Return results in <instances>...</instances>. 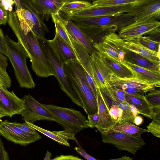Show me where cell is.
<instances>
[{"label":"cell","mask_w":160,"mask_h":160,"mask_svg":"<svg viewBox=\"0 0 160 160\" xmlns=\"http://www.w3.org/2000/svg\"><path fill=\"white\" fill-rule=\"evenodd\" d=\"M6 116V115L5 113L0 108V118Z\"/></svg>","instance_id":"db71d44e"},{"label":"cell","mask_w":160,"mask_h":160,"mask_svg":"<svg viewBox=\"0 0 160 160\" xmlns=\"http://www.w3.org/2000/svg\"><path fill=\"white\" fill-rule=\"evenodd\" d=\"M23 101L24 109L20 113L25 122L32 124L38 120L54 121V116L47 108L28 94L22 98Z\"/></svg>","instance_id":"ba28073f"},{"label":"cell","mask_w":160,"mask_h":160,"mask_svg":"<svg viewBox=\"0 0 160 160\" xmlns=\"http://www.w3.org/2000/svg\"><path fill=\"white\" fill-rule=\"evenodd\" d=\"M8 23L17 37L18 42L27 53L32 69L38 76L47 78L55 76L53 68L45 57L38 39L31 29L22 30L14 11L9 12Z\"/></svg>","instance_id":"6da1fadb"},{"label":"cell","mask_w":160,"mask_h":160,"mask_svg":"<svg viewBox=\"0 0 160 160\" xmlns=\"http://www.w3.org/2000/svg\"><path fill=\"white\" fill-rule=\"evenodd\" d=\"M8 20V11L0 2V25H6Z\"/></svg>","instance_id":"b9f144b4"},{"label":"cell","mask_w":160,"mask_h":160,"mask_svg":"<svg viewBox=\"0 0 160 160\" xmlns=\"http://www.w3.org/2000/svg\"><path fill=\"white\" fill-rule=\"evenodd\" d=\"M138 0H99L94 1L92 5L98 7H110L134 4Z\"/></svg>","instance_id":"d6a6232c"},{"label":"cell","mask_w":160,"mask_h":160,"mask_svg":"<svg viewBox=\"0 0 160 160\" xmlns=\"http://www.w3.org/2000/svg\"><path fill=\"white\" fill-rule=\"evenodd\" d=\"M145 34L148 35V36L146 37L149 39L156 42H160V27L153 30Z\"/></svg>","instance_id":"7bdbcfd3"},{"label":"cell","mask_w":160,"mask_h":160,"mask_svg":"<svg viewBox=\"0 0 160 160\" xmlns=\"http://www.w3.org/2000/svg\"><path fill=\"white\" fill-rule=\"evenodd\" d=\"M47 42L53 52L63 64L78 59L67 44L55 32L54 38L47 40Z\"/></svg>","instance_id":"2e32d148"},{"label":"cell","mask_w":160,"mask_h":160,"mask_svg":"<svg viewBox=\"0 0 160 160\" xmlns=\"http://www.w3.org/2000/svg\"><path fill=\"white\" fill-rule=\"evenodd\" d=\"M160 16H153L139 22H134L121 28L118 35L125 41L138 38L160 27V22L157 20Z\"/></svg>","instance_id":"9c48e42d"},{"label":"cell","mask_w":160,"mask_h":160,"mask_svg":"<svg viewBox=\"0 0 160 160\" xmlns=\"http://www.w3.org/2000/svg\"><path fill=\"white\" fill-rule=\"evenodd\" d=\"M11 81L6 70L0 66V86L6 88H9L11 85Z\"/></svg>","instance_id":"74e56055"},{"label":"cell","mask_w":160,"mask_h":160,"mask_svg":"<svg viewBox=\"0 0 160 160\" xmlns=\"http://www.w3.org/2000/svg\"><path fill=\"white\" fill-rule=\"evenodd\" d=\"M6 56L10 61L19 86L32 89L35 87L27 65L28 54L22 45L12 40L6 34L4 37Z\"/></svg>","instance_id":"3957f363"},{"label":"cell","mask_w":160,"mask_h":160,"mask_svg":"<svg viewBox=\"0 0 160 160\" xmlns=\"http://www.w3.org/2000/svg\"><path fill=\"white\" fill-rule=\"evenodd\" d=\"M125 98L126 101L129 104L134 105L140 114L152 119L154 109L145 99L135 97L125 94Z\"/></svg>","instance_id":"4316f807"},{"label":"cell","mask_w":160,"mask_h":160,"mask_svg":"<svg viewBox=\"0 0 160 160\" xmlns=\"http://www.w3.org/2000/svg\"><path fill=\"white\" fill-rule=\"evenodd\" d=\"M8 60L7 57L0 52V66L5 70L8 65Z\"/></svg>","instance_id":"c3c4849f"},{"label":"cell","mask_w":160,"mask_h":160,"mask_svg":"<svg viewBox=\"0 0 160 160\" xmlns=\"http://www.w3.org/2000/svg\"><path fill=\"white\" fill-rule=\"evenodd\" d=\"M92 5V3L86 1L66 0L60 9L66 15L80 11Z\"/></svg>","instance_id":"f1b7e54d"},{"label":"cell","mask_w":160,"mask_h":160,"mask_svg":"<svg viewBox=\"0 0 160 160\" xmlns=\"http://www.w3.org/2000/svg\"><path fill=\"white\" fill-rule=\"evenodd\" d=\"M109 110L112 119L117 123L121 118L122 110L118 107V105L113 104L110 107Z\"/></svg>","instance_id":"f35d334b"},{"label":"cell","mask_w":160,"mask_h":160,"mask_svg":"<svg viewBox=\"0 0 160 160\" xmlns=\"http://www.w3.org/2000/svg\"><path fill=\"white\" fill-rule=\"evenodd\" d=\"M115 131L136 137H141V134L146 132H149L148 129L139 128L133 122H127L118 123L112 129Z\"/></svg>","instance_id":"f546056e"},{"label":"cell","mask_w":160,"mask_h":160,"mask_svg":"<svg viewBox=\"0 0 160 160\" xmlns=\"http://www.w3.org/2000/svg\"><path fill=\"white\" fill-rule=\"evenodd\" d=\"M51 153L49 151H47L44 160H52L51 159Z\"/></svg>","instance_id":"f5cc1de1"},{"label":"cell","mask_w":160,"mask_h":160,"mask_svg":"<svg viewBox=\"0 0 160 160\" xmlns=\"http://www.w3.org/2000/svg\"><path fill=\"white\" fill-rule=\"evenodd\" d=\"M93 46L100 53L107 54L115 60L122 63L127 61L128 50L125 46V41L115 32L107 35L100 43Z\"/></svg>","instance_id":"52a82bcc"},{"label":"cell","mask_w":160,"mask_h":160,"mask_svg":"<svg viewBox=\"0 0 160 160\" xmlns=\"http://www.w3.org/2000/svg\"><path fill=\"white\" fill-rule=\"evenodd\" d=\"M59 13L71 38L84 47L90 55L96 51L90 40L73 22L66 14L60 12Z\"/></svg>","instance_id":"9a60e30c"},{"label":"cell","mask_w":160,"mask_h":160,"mask_svg":"<svg viewBox=\"0 0 160 160\" xmlns=\"http://www.w3.org/2000/svg\"><path fill=\"white\" fill-rule=\"evenodd\" d=\"M127 58V62L132 64L151 71L160 72V62L152 60L128 50Z\"/></svg>","instance_id":"603a6c76"},{"label":"cell","mask_w":160,"mask_h":160,"mask_svg":"<svg viewBox=\"0 0 160 160\" xmlns=\"http://www.w3.org/2000/svg\"><path fill=\"white\" fill-rule=\"evenodd\" d=\"M35 11L43 19L59 13L66 0H28Z\"/></svg>","instance_id":"ac0fdd59"},{"label":"cell","mask_w":160,"mask_h":160,"mask_svg":"<svg viewBox=\"0 0 160 160\" xmlns=\"http://www.w3.org/2000/svg\"><path fill=\"white\" fill-rule=\"evenodd\" d=\"M106 88L110 97L115 102H126L125 98V93L121 90L111 86L106 82Z\"/></svg>","instance_id":"e575fe53"},{"label":"cell","mask_w":160,"mask_h":160,"mask_svg":"<svg viewBox=\"0 0 160 160\" xmlns=\"http://www.w3.org/2000/svg\"><path fill=\"white\" fill-rule=\"evenodd\" d=\"M0 160H9L8 152L5 150L3 142L0 138Z\"/></svg>","instance_id":"f6af8a7d"},{"label":"cell","mask_w":160,"mask_h":160,"mask_svg":"<svg viewBox=\"0 0 160 160\" xmlns=\"http://www.w3.org/2000/svg\"><path fill=\"white\" fill-rule=\"evenodd\" d=\"M152 122L147 126L148 130L154 136L160 138V108L153 112Z\"/></svg>","instance_id":"1f68e13d"},{"label":"cell","mask_w":160,"mask_h":160,"mask_svg":"<svg viewBox=\"0 0 160 160\" xmlns=\"http://www.w3.org/2000/svg\"><path fill=\"white\" fill-rule=\"evenodd\" d=\"M15 12L21 28L32 29L38 38H45L49 29L44 19L33 8L28 0H14Z\"/></svg>","instance_id":"277c9868"},{"label":"cell","mask_w":160,"mask_h":160,"mask_svg":"<svg viewBox=\"0 0 160 160\" xmlns=\"http://www.w3.org/2000/svg\"></svg>","instance_id":"11a10c76"},{"label":"cell","mask_w":160,"mask_h":160,"mask_svg":"<svg viewBox=\"0 0 160 160\" xmlns=\"http://www.w3.org/2000/svg\"><path fill=\"white\" fill-rule=\"evenodd\" d=\"M71 40L79 62L85 71L93 80V73L90 55L82 46L75 42L72 38Z\"/></svg>","instance_id":"d4e9b609"},{"label":"cell","mask_w":160,"mask_h":160,"mask_svg":"<svg viewBox=\"0 0 160 160\" xmlns=\"http://www.w3.org/2000/svg\"><path fill=\"white\" fill-rule=\"evenodd\" d=\"M122 63L130 68L135 74V78L155 87H160V72L151 71L128 62Z\"/></svg>","instance_id":"7402d4cb"},{"label":"cell","mask_w":160,"mask_h":160,"mask_svg":"<svg viewBox=\"0 0 160 160\" xmlns=\"http://www.w3.org/2000/svg\"><path fill=\"white\" fill-rule=\"evenodd\" d=\"M99 53L106 66L116 76L123 79L135 77L134 72L128 66L115 60L106 53Z\"/></svg>","instance_id":"44dd1931"},{"label":"cell","mask_w":160,"mask_h":160,"mask_svg":"<svg viewBox=\"0 0 160 160\" xmlns=\"http://www.w3.org/2000/svg\"><path fill=\"white\" fill-rule=\"evenodd\" d=\"M0 108L6 116L11 117L15 114H19L24 109L23 101L13 91H9L7 88L0 86Z\"/></svg>","instance_id":"5bb4252c"},{"label":"cell","mask_w":160,"mask_h":160,"mask_svg":"<svg viewBox=\"0 0 160 160\" xmlns=\"http://www.w3.org/2000/svg\"><path fill=\"white\" fill-rule=\"evenodd\" d=\"M36 130L39 131L48 138L55 141L58 143L70 146L68 140L69 139L77 140L75 135L72 132L67 130L55 131H49L39 126L28 122H26Z\"/></svg>","instance_id":"cb8c5ba5"},{"label":"cell","mask_w":160,"mask_h":160,"mask_svg":"<svg viewBox=\"0 0 160 160\" xmlns=\"http://www.w3.org/2000/svg\"><path fill=\"white\" fill-rule=\"evenodd\" d=\"M118 105L122 110L121 117L118 123L133 122L135 117L130 110L129 104L127 102H119Z\"/></svg>","instance_id":"836d02e7"},{"label":"cell","mask_w":160,"mask_h":160,"mask_svg":"<svg viewBox=\"0 0 160 160\" xmlns=\"http://www.w3.org/2000/svg\"><path fill=\"white\" fill-rule=\"evenodd\" d=\"M0 135L9 141L22 146L28 145L41 138L37 132L34 134L25 132L7 120H0Z\"/></svg>","instance_id":"8fae6325"},{"label":"cell","mask_w":160,"mask_h":160,"mask_svg":"<svg viewBox=\"0 0 160 160\" xmlns=\"http://www.w3.org/2000/svg\"><path fill=\"white\" fill-rule=\"evenodd\" d=\"M88 128H96L99 131L100 124L98 113V112L94 114L88 115Z\"/></svg>","instance_id":"ab89813d"},{"label":"cell","mask_w":160,"mask_h":160,"mask_svg":"<svg viewBox=\"0 0 160 160\" xmlns=\"http://www.w3.org/2000/svg\"><path fill=\"white\" fill-rule=\"evenodd\" d=\"M52 160H83L73 155H60L56 157Z\"/></svg>","instance_id":"7dc6e473"},{"label":"cell","mask_w":160,"mask_h":160,"mask_svg":"<svg viewBox=\"0 0 160 160\" xmlns=\"http://www.w3.org/2000/svg\"><path fill=\"white\" fill-rule=\"evenodd\" d=\"M139 22L153 16H160V0H138L127 12Z\"/></svg>","instance_id":"4fadbf2b"},{"label":"cell","mask_w":160,"mask_h":160,"mask_svg":"<svg viewBox=\"0 0 160 160\" xmlns=\"http://www.w3.org/2000/svg\"><path fill=\"white\" fill-rule=\"evenodd\" d=\"M133 4L110 7H98L92 4L90 7L84 9L67 16L71 18L115 15L127 13L131 9Z\"/></svg>","instance_id":"7c38bea8"},{"label":"cell","mask_w":160,"mask_h":160,"mask_svg":"<svg viewBox=\"0 0 160 160\" xmlns=\"http://www.w3.org/2000/svg\"><path fill=\"white\" fill-rule=\"evenodd\" d=\"M108 160H133V159L132 158L125 155L119 158L112 159Z\"/></svg>","instance_id":"816d5d0a"},{"label":"cell","mask_w":160,"mask_h":160,"mask_svg":"<svg viewBox=\"0 0 160 160\" xmlns=\"http://www.w3.org/2000/svg\"><path fill=\"white\" fill-rule=\"evenodd\" d=\"M145 99L153 109L160 108V90L154 89L145 96Z\"/></svg>","instance_id":"d590c367"},{"label":"cell","mask_w":160,"mask_h":160,"mask_svg":"<svg viewBox=\"0 0 160 160\" xmlns=\"http://www.w3.org/2000/svg\"><path fill=\"white\" fill-rule=\"evenodd\" d=\"M73 22L86 35L93 45L101 42L107 35L112 32H115L117 30L113 27L89 25L77 22Z\"/></svg>","instance_id":"e0dca14e"},{"label":"cell","mask_w":160,"mask_h":160,"mask_svg":"<svg viewBox=\"0 0 160 160\" xmlns=\"http://www.w3.org/2000/svg\"><path fill=\"white\" fill-rule=\"evenodd\" d=\"M42 104L53 114L54 121L75 135L78 132L88 128V120L80 111L53 104Z\"/></svg>","instance_id":"5b68a950"},{"label":"cell","mask_w":160,"mask_h":160,"mask_svg":"<svg viewBox=\"0 0 160 160\" xmlns=\"http://www.w3.org/2000/svg\"><path fill=\"white\" fill-rule=\"evenodd\" d=\"M51 17L55 24V32H57L61 38L67 44L77 58L71 38L66 30L59 12L56 14H52Z\"/></svg>","instance_id":"83f0119b"},{"label":"cell","mask_w":160,"mask_h":160,"mask_svg":"<svg viewBox=\"0 0 160 160\" xmlns=\"http://www.w3.org/2000/svg\"><path fill=\"white\" fill-rule=\"evenodd\" d=\"M143 121V118L140 116L137 115L135 117L133 123L136 125L139 126L142 124Z\"/></svg>","instance_id":"681fc988"},{"label":"cell","mask_w":160,"mask_h":160,"mask_svg":"<svg viewBox=\"0 0 160 160\" xmlns=\"http://www.w3.org/2000/svg\"><path fill=\"white\" fill-rule=\"evenodd\" d=\"M138 42L143 46L153 52H159L160 43L152 41L146 36H141L137 38Z\"/></svg>","instance_id":"8d00e7d4"},{"label":"cell","mask_w":160,"mask_h":160,"mask_svg":"<svg viewBox=\"0 0 160 160\" xmlns=\"http://www.w3.org/2000/svg\"><path fill=\"white\" fill-rule=\"evenodd\" d=\"M97 100L101 133L107 132L112 129L117 124L113 121L109 113V110L101 92L100 88L97 87Z\"/></svg>","instance_id":"d6986e66"},{"label":"cell","mask_w":160,"mask_h":160,"mask_svg":"<svg viewBox=\"0 0 160 160\" xmlns=\"http://www.w3.org/2000/svg\"><path fill=\"white\" fill-rule=\"evenodd\" d=\"M13 125L20 129L23 132L27 133L34 134L36 133V130L26 122L19 123L16 122H11Z\"/></svg>","instance_id":"60d3db41"},{"label":"cell","mask_w":160,"mask_h":160,"mask_svg":"<svg viewBox=\"0 0 160 160\" xmlns=\"http://www.w3.org/2000/svg\"><path fill=\"white\" fill-rule=\"evenodd\" d=\"M129 107L135 117L140 114L138 110L134 105L129 104Z\"/></svg>","instance_id":"f907efd6"},{"label":"cell","mask_w":160,"mask_h":160,"mask_svg":"<svg viewBox=\"0 0 160 160\" xmlns=\"http://www.w3.org/2000/svg\"><path fill=\"white\" fill-rule=\"evenodd\" d=\"M70 19L73 22L101 26L113 27L119 30L135 22L133 18L127 13L115 15Z\"/></svg>","instance_id":"30bf717a"},{"label":"cell","mask_w":160,"mask_h":160,"mask_svg":"<svg viewBox=\"0 0 160 160\" xmlns=\"http://www.w3.org/2000/svg\"><path fill=\"white\" fill-rule=\"evenodd\" d=\"M64 71L71 81L88 115L98 112L97 98L88 83L85 70L77 60L63 64Z\"/></svg>","instance_id":"7a4b0ae2"},{"label":"cell","mask_w":160,"mask_h":160,"mask_svg":"<svg viewBox=\"0 0 160 160\" xmlns=\"http://www.w3.org/2000/svg\"><path fill=\"white\" fill-rule=\"evenodd\" d=\"M74 149L78 153L81 155L87 160H98L88 154L79 144L78 145V147H75Z\"/></svg>","instance_id":"ee69618b"},{"label":"cell","mask_w":160,"mask_h":160,"mask_svg":"<svg viewBox=\"0 0 160 160\" xmlns=\"http://www.w3.org/2000/svg\"><path fill=\"white\" fill-rule=\"evenodd\" d=\"M101 133L103 143L112 144L119 150L126 151L133 155L145 144L141 137L129 135L112 129Z\"/></svg>","instance_id":"8992f818"},{"label":"cell","mask_w":160,"mask_h":160,"mask_svg":"<svg viewBox=\"0 0 160 160\" xmlns=\"http://www.w3.org/2000/svg\"><path fill=\"white\" fill-rule=\"evenodd\" d=\"M4 33L2 30L0 28V52L6 56V48Z\"/></svg>","instance_id":"bcb514c9"},{"label":"cell","mask_w":160,"mask_h":160,"mask_svg":"<svg viewBox=\"0 0 160 160\" xmlns=\"http://www.w3.org/2000/svg\"><path fill=\"white\" fill-rule=\"evenodd\" d=\"M111 86L123 91L127 88H137L144 89L150 92L155 89L153 85L133 78L123 79L119 78L112 73L110 80L108 82Z\"/></svg>","instance_id":"ffe728a7"},{"label":"cell","mask_w":160,"mask_h":160,"mask_svg":"<svg viewBox=\"0 0 160 160\" xmlns=\"http://www.w3.org/2000/svg\"><path fill=\"white\" fill-rule=\"evenodd\" d=\"M90 56L92 62L97 67L106 82H109L112 73L103 61L100 53L96 50Z\"/></svg>","instance_id":"4dcf8cb0"},{"label":"cell","mask_w":160,"mask_h":160,"mask_svg":"<svg viewBox=\"0 0 160 160\" xmlns=\"http://www.w3.org/2000/svg\"><path fill=\"white\" fill-rule=\"evenodd\" d=\"M127 49L133 51L152 60L160 62L159 52L151 51L142 45L137 39L125 41Z\"/></svg>","instance_id":"484cf974"}]
</instances>
